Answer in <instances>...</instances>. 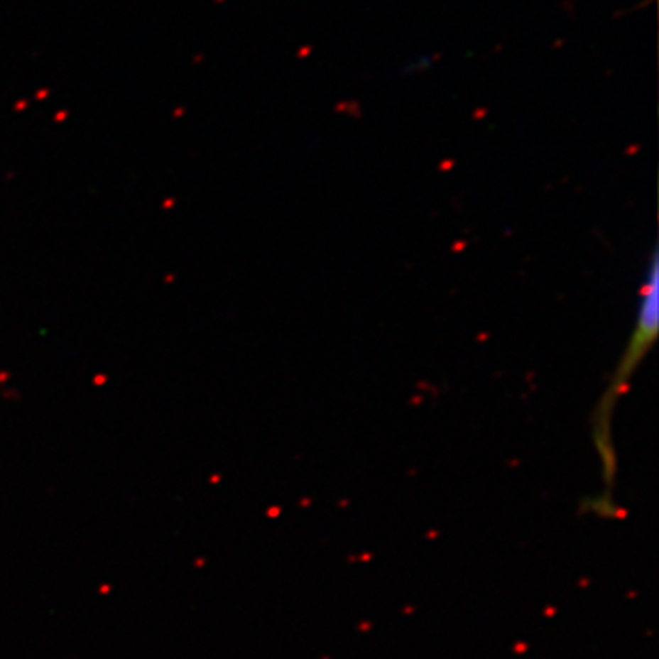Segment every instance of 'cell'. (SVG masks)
I'll return each instance as SVG.
<instances>
[{
  "instance_id": "obj_1",
  "label": "cell",
  "mask_w": 659,
  "mask_h": 659,
  "mask_svg": "<svg viewBox=\"0 0 659 659\" xmlns=\"http://www.w3.org/2000/svg\"><path fill=\"white\" fill-rule=\"evenodd\" d=\"M648 271H646V278L643 282V291L641 299H639V312H638V321H636V328H633V335L630 337V347L626 348L625 356L621 359L619 366H617L616 378L611 381L610 391L604 396L603 403H601V410H599V418H601V425L606 427L610 421L611 408L616 407L617 398L621 392L625 391L628 385V379L632 378L633 370L638 369L639 363L645 357L646 350L650 348L654 343L655 335H658V325H659V291H658V251H652L650 262H648Z\"/></svg>"
}]
</instances>
